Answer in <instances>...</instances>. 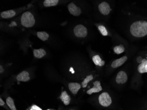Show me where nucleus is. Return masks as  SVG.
Listing matches in <instances>:
<instances>
[{
    "mask_svg": "<svg viewBox=\"0 0 147 110\" xmlns=\"http://www.w3.org/2000/svg\"><path fill=\"white\" fill-rule=\"evenodd\" d=\"M37 36L40 39L43 41L47 40L49 37V34L45 31H39V32H37Z\"/></svg>",
    "mask_w": 147,
    "mask_h": 110,
    "instance_id": "nucleus-19",
    "label": "nucleus"
},
{
    "mask_svg": "<svg viewBox=\"0 0 147 110\" xmlns=\"http://www.w3.org/2000/svg\"><path fill=\"white\" fill-rule=\"evenodd\" d=\"M6 104L11 110H16L14 101L10 97H8L7 98Z\"/></svg>",
    "mask_w": 147,
    "mask_h": 110,
    "instance_id": "nucleus-20",
    "label": "nucleus"
},
{
    "mask_svg": "<svg viewBox=\"0 0 147 110\" xmlns=\"http://www.w3.org/2000/svg\"><path fill=\"white\" fill-rule=\"evenodd\" d=\"M4 69L2 67V66L1 65V66H0V73H2V72H4Z\"/></svg>",
    "mask_w": 147,
    "mask_h": 110,
    "instance_id": "nucleus-25",
    "label": "nucleus"
},
{
    "mask_svg": "<svg viewBox=\"0 0 147 110\" xmlns=\"http://www.w3.org/2000/svg\"><path fill=\"white\" fill-rule=\"evenodd\" d=\"M128 80V75L125 72L120 71L116 75L115 81L118 84H123L126 83Z\"/></svg>",
    "mask_w": 147,
    "mask_h": 110,
    "instance_id": "nucleus-7",
    "label": "nucleus"
},
{
    "mask_svg": "<svg viewBox=\"0 0 147 110\" xmlns=\"http://www.w3.org/2000/svg\"><path fill=\"white\" fill-rule=\"evenodd\" d=\"M70 72H71L72 73L74 74L75 73V72L74 71L73 68L72 67H71L70 69Z\"/></svg>",
    "mask_w": 147,
    "mask_h": 110,
    "instance_id": "nucleus-26",
    "label": "nucleus"
},
{
    "mask_svg": "<svg viewBox=\"0 0 147 110\" xmlns=\"http://www.w3.org/2000/svg\"><path fill=\"white\" fill-rule=\"evenodd\" d=\"M29 75V74L28 72H26V71H23L17 75L16 79L18 81L24 82H28L30 79Z\"/></svg>",
    "mask_w": 147,
    "mask_h": 110,
    "instance_id": "nucleus-11",
    "label": "nucleus"
},
{
    "mask_svg": "<svg viewBox=\"0 0 147 110\" xmlns=\"http://www.w3.org/2000/svg\"><path fill=\"white\" fill-rule=\"evenodd\" d=\"M58 0H45L44 2V6L45 7L54 6L58 3Z\"/></svg>",
    "mask_w": 147,
    "mask_h": 110,
    "instance_id": "nucleus-18",
    "label": "nucleus"
},
{
    "mask_svg": "<svg viewBox=\"0 0 147 110\" xmlns=\"http://www.w3.org/2000/svg\"><path fill=\"white\" fill-rule=\"evenodd\" d=\"M16 12L13 10L6 11L1 13V16L4 19H10L15 16Z\"/></svg>",
    "mask_w": 147,
    "mask_h": 110,
    "instance_id": "nucleus-14",
    "label": "nucleus"
},
{
    "mask_svg": "<svg viewBox=\"0 0 147 110\" xmlns=\"http://www.w3.org/2000/svg\"><path fill=\"white\" fill-rule=\"evenodd\" d=\"M30 110H42L41 108H40L39 107L37 106V105H34L32 106L31 107V109H30Z\"/></svg>",
    "mask_w": 147,
    "mask_h": 110,
    "instance_id": "nucleus-23",
    "label": "nucleus"
},
{
    "mask_svg": "<svg viewBox=\"0 0 147 110\" xmlns=\"http://www.w3.org/2000/svg\"><path fill=\"white\" fill-rule=\"evenodd\" d=\"M98 10L101 14L107 16L109 14L111 11V9L109 3L106 1H103L100 3L98 5Z\"/></svg>",
    "mask_w": 147,
    "mask_h": 110,
    "instance_id": "nucleus-6",
    "label": "nucleus"
},
{
    "mask_svg": "<svg viewBox=\"0 0 147 110\" xmlns=\"http://www.w3.org/2000/svg\"><path fill=\"white\" fill-rule=\"evenodd\" d=\"M99 102L100 105L104 107H108L112 103V99L109 94L107 92H104L99 96Z\"/></svg>",
    "mask_w": 147,
    "mask_h": 110,
    "instance_id": "nucleus-4",
    "label": "nucleus"
},
{
    "mask_svg": "<svg viewBox=\"0 0 147 110\" xmlns=\"http://www.w3.org/2000/svg\"></svg>",
    "mask_w": 147,
    "mask_h": 110,
    "instance_id": "nucleus-28",
    "label": "nucleus"
},
{
    "mask_svg": "<svg viewBox=\"0 0 147 110\" xmlns=\"http://www.w3.org/2000/svg\"><path fill=\"white\" fill-rule=\"evenodd\" d=\"M21 24L24 27H31L35 24V20L32 13L26 11L23 13L21 18Z\"/></svg>",
    "mask_w": 147,
    "mask_h": 110,
    "instance_id": "nucleus-3",
    "label": "nucleus"
},
{
    "mask_svg": "<svg viewBox=\"0 0 147 110\" xmlns=\"http://www.w3.org/2000/svg\"><path fill=\"white\" fill-rule=\"evenodd\" d=\"M113 51L116 54H121L125 51V47L123 45H116L113 49Z\"/></svg>",
    "mask_w": 147,
    "mask_h": 110,
    "instance_id": "nucleus-17",
    "label": "nucleus"
},
{
    "mask_svg": "<svg viewBox=\"0 0 147 110\" xmlns=\"http://www.w3.org/2000/svg\"><path fill=\"white\" fill-rule=\"evenodd\" d=\"M137 72L140 74L147 73V50L141 51L136 57Z\"/></svg>",
    "mask_w": 147,
    "mask_h": 110,
    "instance_id": "nucleus-2",
    "label": "nucleus"
},
{
    "mask_svg": "<svg viewBox=\"0 0 147 110\" xmlns=\"http://www.w3.org/2000/svg\"><path fill=\"white\" fill-rule=\"evenodd\" d=\"M128 59V57L126 55L123 56L119 59H115L112 62L111 64V67L116 68L123 65Z\"/></svg>",
    "mask_w": 147,
    "mask_h": 110,
    "instance_id": "nucleus-9",
    "label": "nucleus"
},
{
    "mask_svg": "<svg viewBox=\"0 0 147 110\" xmlns=\"http://www.w3.org/2000/svg\"><path fill=\"white\" fill-rule=\"evenodd\" d=\"M145 48H146V49H147V47H145Z\"/></svg>",
    "mask_w": 147,
    "mask_h": 110,
    "instance_id": "nucleus-27",
    "label": "nucleus"
},
{
    "mask_svg": "<svg viewBox=\"0 0 147 110\" xmlns=\"http://www.w3.org/2000/svg\"></svg>",
    "mask_w": 147,
    "mask_h": 110,
    "instance_id": "nucleus-29",
    "label": "nucleus"
},
{
    "mask_svg": "<svg viewBox=\"0 0 147 110\" xmlns=\"http://www.w3.org/2000/svg\"><path fill=\"white\" fill-rule=\"evenodd\" d=\"M129 33L135 38H142L147 36V19L137 18L129 25Z\"/></svg>",
    "mask_w": 147,
    "mask_h": 110,
    "instance_id": "nucleus-1",
    "label": "nucleus"
},
{
    "mask_svg": "<svg viewBox=\"0 0 147 110\" xmlns=\"http://www.w3.org/2000/svg\"><path fill=\"white\" fill-rule=\"evenodd\" d=\"M98 30L100 31V34L104 36H108L109 35V33L106 27L103 25H100L98 26Z\"/></svg>",
    "mask_w": 147,
    "mask_h": 110,
    "instance_id": "nucleus-22",
    "label": "nucleus"
},
{
    "mask_svg": "<svg viewBox=\"0 0 147 110\" xmlns=\"http://www.w3.org/2000/svg\"><path fill=\"white\" fill-rule=\"evenodd\" d=\"M68 9L69 12L74 16H79L82 13L81 9L73 2L68 5Z\"/></svg>",
    "mask_w": 147,
    "mask_h": 110,
    "instance_id": "nucleus-8",
    "label": "nucleus"
},
{
    "mask_svg": "<svg viewBox=\"0 0 147 110\" xmlns=\"http://www.w3.org/2000/svg\"><path fill=\"white\" fill-rule=\"evenodd\" d=\"M5 105V102L3 101V100L1 99V98H0V106H2Z\"/></svg>",
    "mask_w": 147,
    "mask_h": 110,
    "instance_id": "nucleus-24",
    "label": "nucleus"
},
{
    "mask_svg": "<svg viewBox=\"0 0 147 110\" xmlns=\"http://www.w3.org/2000/svg\"><path fill=\"white\" fill-rule=\"evenodd\" d=\"M68 87L73 94H76L79 90V89L81 88V86L79 83H76V82H72V83H69L68 85Z\"/></svg>",
    "mask_w": 147,
    "mask_h": 110,
    "instance_id": "nucleus-12",
    "label": "nucleus"
},
{
    "mask_svg": "<svg viewBox=\"0 0 147 110\" xmlns=\"http://www.w3.org/2000/svg\"><path fill=\"white\" fill-rule=\"evenodd\" d=\"M92 61L96 66L102 67L105 64V61L101 59L100 57L98 55L93 56L92 58Z\"/></svg>",
    "mask_w": 147,
    "mask_h": 110,
    "instance_id": "nucleus-15",
    "label": "nucleus"
},
{
    "mask_svg": "<svg viewBox=\"0 0 147 110\" xmlns=\"http://www.w3.org/2000/svg\"><path fill=\"white\" fill-rule=\"evenodd\" d=\"M59 98L63 102V104L65 105H68L70 104L71 98L70 96L67 94V92L65 91L62 92L61 95L60 96Z\"/></svg>",
    "mask_w": 147,
    "mask_h": 110,
    "instance_id": "nucleus-13",
    "label": "nucleus"
},
{
    "mask_svg": "<svg viewBox=\"0 0 147 110\" xmlns=\"http://www.w3.org/2000/svg\"><path fill=\"white\" fill-rule=\"evenodd\" d=\"M73 31L76 37L78 38H85L88 34L86 28L81 24L76 26L74 28Z\"/></svg>",
    "mask_w": 147,
    "mask_h": 110,
    "instance_id": "nucleus-5",
    "label": "nucleus"
},
{
    "mask_svg": "<svg viewBox=\"0 0 147 110\" xmlns=\"http://www.w3.org/2000/svg\"><path fill=\"white\" fill-rule=\"evenodd\" d=\"M33 53L35 57L40 59L45 56L46 52L42 49H34L33 51Z\"/></svg>",
    "mask_w": 147,
    "mask_h": 110,
    "instance_id": "nucleus-16",
    "label": "nucleus"
},
{
    "mask_svg": "<svg viewBox=\"0 0 147 110\" xmlns=\"http://www.w3.org/2000/svg\"><path fill=\"white\" fill-rule=\"evenodd\" d=\"M93 79V77L92 75H88L86 78L83 80V82L82 83V88L86 87L88 83L90 81H92Z\"/></svg>",
    "mask_w": 147,
    "mask_h": 110,
    "instance_id": "nucleus-21",
    "label": "nucleus"
},
{
    "mask_svg": "<svg viewBox=\"0 0 147 110\" xmlns=\"http://www.w3.org/2000/svg\"><path fill=\"white\" fill-rule=\"evenodd\" d=\"M93 87L90 88L87 91V93L89 95H91L93 93L99 92L102 91V87L100 81H96L93 82Z\"/></svg>",
    "mask_w": 147,
    "mask_h": 110,
    "instance_id": "nucleus-10",
    "label": "nucleus"
}]
</instances>
